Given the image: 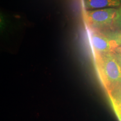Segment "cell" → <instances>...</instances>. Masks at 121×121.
<instances>
[{"instance_id": "6da1fadb", "label": "cell", "mask_w": 121, "mask_h": 121, "mask_svg": "<svg viewBox=\"0 0 121 121\" xmlns=\"http://www.w3.org/2000/svg\"><path fill=\"white\" fill-rule=\"evenodd\" d=\"M94 55L98 76L107 94L121 88V66L114 53Z\"/></svg>"}, {"instance_id": "7a4b0ae2", "label": "cell", "mask_w": 121, "mask_h": 121, "mask_svg": "<svg viewBox=\"0 0 121 121\" xmlns=\"http://www.w3.org/2000/svg\"><path fill=\"white\" fill-rule=\"evenodd\" d=\"M117 10V8L86 10L84 20L90 29L100 30L108 28L115 24Z\"/></svg>"}, {"instance_id": "3957f363", "label": "cell", "mask_w": 121, "mask_h": 121, "mask_svg": "<svg viewBox=\"0 0 121 121\" xmlns=\"http://www.w3.org/2000/svg\"><path fill=\"white\" fill-rule=\"evenodd\" d=\"M90 40L94 53H115L116 48L118 47L105 33L98 30L90 29Z\"/></svg>"}, {"instance_id": "277c9868", "label": "cell", "mask_w": 121, "mask_h": 121, "mask_svg": "<svg viewBox=\"0 0 121 121\" xmlns=\"http://www.w3.org/2000/svg\"><path fill=\"white\" fill-rule=\"evenodd\" d=\"M86 10L105 8H116L121 6V0H84Z\"/></svg>"}, {"instance_id": "5b68a950", "label": "cell", "mask_w": 121, "mask_h": 121, "mask_svg": "<svg viewBox=\"0 0 121 121\" xmlns=\"http://www.w3.org/2000/svg\"><path fill=\"white\" fill-rule=\"evenodd\" d=\"M107 94L115 114L119 121H121V88Z\"/></svg>"}, {"instance_id": "8992f818", "label": "cell", "mask_w": 121, "mask_h": 121, "mask_svg": "<svg viewBox=\"0 0 121 121\" xmlns=\"http://www.w3.org/2000/svg\"><path fill=\"white\" fill-rule=\"evenodd\" d=\"M105 34L111 40L116 42L118 46H121V31H110Z\"/></svg>"}, {"instance_id": "52a82bcc", "label": "cell", "mask_w": 121, "mask_h": 121, "mask_svg": "<svg viewBox=\"0 0 121 121\" xmlns=\"http://www.w3.org/2000/svg\"><path fill=\"white\" fill-rule=\"evenodd\" d=\"M115 24L121 30V6L118 8Z\"/></svg>"}, {"instance_id": "ba28073f", "label": "cell", "mask_w": 121, "mask_h": 121, "mask_svg": "<svg viewBox=\"0 0 121 121\" xmlns=\"http://www.w3.org/2000/svg\"><path fill=\"white\" fill-rule=\"evenodd\" d=\"M114 54L115 57H116V58H117L119 64H120L121 66V53H120L115 52L114 53Z\"/></svg>"}, {"instance_id": "9c48e42d", "label": "cell", "mask_w": 121, "mask_h": 121, "mask_svg": "<svg viewBox=\"0 0 121 121\" xmlns=\"http://www.w3.org/2000/svg\"><path fill=\"white\" fill-rule=\"evenodd\" d=\"M115 52L120 53H121V46H119L116 48V50H115Z\"/></svg>"}]
</instances>
